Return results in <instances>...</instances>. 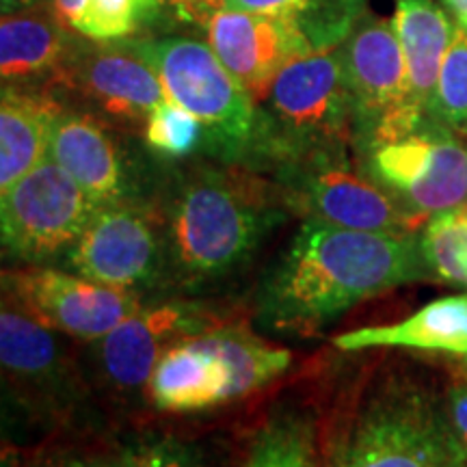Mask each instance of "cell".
Returning a JSON list of instances; mask_svg holds the SVG:
<instances>
[{
    "instance_id": "6da1fadb",
    "label": "cell",
    "mask_w": 467,
    "mask_h": 467,
    "mask_svg": "<svg viewBox=\"0 0 467 467\" xmlns=\"http://www.w3.org/2000/svg\"><path fill=\"white\" fill-rule=\"evenodd\" d=\"M431 277L413 234L342 230L306 219L258 292L262 327L307 336L396 285Z\"/></svg>"
},
{
    "instance_id": "7a4b0ae2",
    "label": "cell",
    "mask_w": 467,
    "mask_h": 467,
    "mask_svg": "<svg viewBox=\"0 0 467 467\" xmlns=\"http://www.w3.org/2000/svg\"><path fill=\"white\" fill-rule=\"evenodd\" d=\"M279 221L282 213L254 184L197 175L178 191L162 221L167 268L191 288L217 282L241 268Z\"/></svg>"
},
{
    "instance_id": "3957f363",
    "label": "cell",
    "mask_w": 467,
    "mask_h": 467,
    "mask_svg": "<svg viewBox=\"0 0 467 467\" xmlns=\"http://www.w3.org/2000/svg\"><path fill=\"white\" fill-rule=\"evenodd\" d=\"M329 467H467L446 399L394 372L372 385L329 452Z\"/></svg>"
},
{
    "instance_id": "277c9868",
    "label": "cell",
    "mask_w": 467,
    "mask_h": 467,
    "mask_svg": "<svg viewBox=\"0 0 467 467\" xmlns=\"http://www.w3.org/2000/svg\"><path fill=\"white\" fill-rule=\"evenodd\" d=\"M154 69L167 100L191 110L210 151L236 159L258 137V113L247 91L227 72L210 44L197 39H141L128 46Z\"/></svg>"
},
{
    "instance_id": "5b68a950",
    "label": "cell",
    "mask_w": 467,
    "mask_h": 467,
    "mask_svg": "<svg viewBox=\"0 0 467 467\" xmlns=\"http://www.w3.org/2000/svg\"><path fill=\"white\" fill-rule=\"evenodd\" d=\"M98 208L66 169L46 159L0 195L5 254L25 265L61 258Z\"/></svg>"
},
{
    "instance_id": "8992f818",
    "label": "cell",
    "mask_w": 467,
    "mask_h": 467,
    "mask_svg": "<svg viewBox=\"0 0 467 467\" xmlns=\"http://www.w3.org/2000/svg\"><path fill=\"white\" fill-rule=\"evenodd\" d=\"M5 301L57 334L100 340L143 307L141 295L91 282L72 271L31 265L3 273Z\"/></svg>"
},
{
    "instance_id": "52a82bcc",
    "label": "cell",
    "mask_w": 467,
    "mask_h": 467,
    "mask_svg": "<svg viewBox=\"0 0 467 467\" xmlns=\"http://www.w3.org/2000/svg\"><path fill=\"white\" fill-rule=\"evenodd\" d=\"M370 173L418 217L467 206V145L433 126L370 148Z\"/></svg>"
},
{
    "instance_id": "ba28073f",
    "label": "cell",
    "mask_w": 467,
    "mask_h": 467,
    "mask_svg": "<svg viewBox=\"0 0 467 467\" xmlns=\"http://www.w3.org/2000/svg\"><path fill=\"white\" fill-rule=\"evenodd\" d=\"M266 104L277 143L285 148L340 143L355 110L342 52L312 50L295 58L273 80Z\"/></svg>"
},
{
    "instance_id": "9c48e42d",
    "label": "cell",
    "mask_w": 467,
    "mask_h": 467,
    "mask_svg": "<svg viewBox=\"0 0 467 467\" xmlns=\"http://www.w3.org/2000/svg\"><path fill=\"white\" fill-rule=\"evenodd\" d=\"M63 260L76 275L141 295L167 268L162 221L134 202L100 206Z\"/></svg>"
},
{
    "instance_id": "30bf717a",
    "label": "cell",
    "mask_w": 467,
    "mask_h": 467,
    "mask_svg": "<svg viewBox=\"0 0 467 467\" xmlns=\"http://www.w3.org/2000/svg\"><path fill=\"white\" fill-rule=\"evenodd\" d=\"M214 325L219 320L191 301L143 306L110 334L87 342V359L102 388L130 399L150 385L151 372L169 348L206 334Z\"/></svg>"
},
{
    "instance_id": "8fae6325",
    "label": "cell",
    "mask_w": 467,
    "mask_h": 467,
    "mask_svg": "<svg viewBox=\"0 0 467 467\" xmlns=\"http://www.w3.org/2000/svg\"><path fill=\"white\" fill-rule=\"evenodd\" d=\"M0 364L17 400L48 418H66L85 400L83 370L58 342L57 331L3 301Z\"/></svg>"
},
{
    "instance_id": "7c38bea8",
    "label": "cell",
    "mask_w": 467,
    "mask_h": 467,
    "mask_svg": "<svg viewBox=\"0 0 467 467\" xmlns=\"http://www.w3.org/2000/svg\"><path fill=\"white\" fill-rule=\"evenodd\" d=\"M344 76L353 107L372 145L394 141L424 126L409 109L407 63L392 22H368L342 50Z\"/></svg>"
},
{
    "instance_id": "4fadbf2b",
    "label": "cell",
    "mask_w": 467,
    "mask_h": 467,
    "mask_svg": "<svg viewBox=\"0 0 467 467\" xmlns=\"http://www.w3.org/2000/svg\"><path fill=\"white\" fill-rule=\"evenodd\" d=\"M290 202L306 213V219L342 230L413 234L422 223V217L392 200L381 184L331 159L312 161V165L296 173Z\"/></svg>"
},
{
    "instance_id": "5bb4252c",
    "label": "cell",
    "mask_w": 467,
    "mask_h": 467,
    "mask_svg": "<svg viewBox=\"0 0 467 467\" xmlns=\"http://www.w3.org/2000/svg\"><path fill=\"white\" fill-rule=\"evenodd\" d=\"M206 28L210 48L254 102L266 100L273 80L288 63L312 52L299 22L288 16L227 7Z\"/></svg>"
},
{
    "instance_id": "9a60e30c",
    "label": "cell",
    "mask_w": 467,
    "mask_h": 467,
    "mask_svg": "<svg viewBox=\"0 0 467 467\" xmlns=\"http://www.w3.org/2000/svg\"><path fill=\"white\" fill-rule=\"evenodd\" d=\"M52 83L72 91L91 115L124 126H145L154 109L167 100L159 76L130 48L72 55Z\"/></svg>"
},
{
    "instance_id": "2e32d148",
    "label": "cell",
    "mask_w": 467,
    "mask_h": 467,
    "mask_svg": "<svg viewBox=\"0 0 467 467\" xmlns=\"http://www.w3.org/2000/svg\"><path fill=\"white\" fill-rule=\"evenodd\" d=\"M48 159L66 169L98 206L130 202L124 156L96 115L58 110L52 121Z\"/></svg>"
},
{
    "instance_id": "e0dca14e",
    "label": "cell",
    "mask_w": 467,
    "mask_h": 467,
    "mask_svg": "<svg viewBox=\"0 0 467 467\" xmlns=\"http://www.w3.org/2000/svg\"><path fill=\"white\" fill-rule=\"evenodd\" d=\"M334 344L347 353L368 348L424 350L465 359L467 364V292L426 303L400 323L347 331Z\"/></svg>"
},
{
    "instance_id": "ac0fdd59",
    "label": "cell",
    "mask_w": 467,
    "mask_h": 467,
    "mask_svg": "<svg viewBox=\"0 0 467 467\" xmlns=\"http://www.w3.org/2000/svg\"><path fill=\"white\" fill-rule=\"evenodd\" d=\"M148 389L161 411H203L232 400V375L217 353L191 337L162 355Z\"/></svg>"
},
{
    "instance_id": "d6986e66",
    "label": "cell",
    "mask_w": 467,
    "mask_h": 467,
    "mask_svg": "<svg viewBox=\"0 0 467 467\" xmlns=\"http://www.w3.org/2000/svg\"><path fill=\"white\" fill-rule=\"evenodd\" d=\"M392 26L407 63L409 109L426 119L454 26L433 0H396Z\"/></svg>"
},
{
    "instance_id": "ffe728a7",
    "label": "cell",
    "mask_w": 467,
    "mask_h": 467,
    "mask_svg": "<svg viewBox=\"0 0 467 467\" xmlns=\"http://www.w3.org/2000/svg\"><path fill=\"white\" fill-rule=\"evenodd\" d=\"M61 104L48 93L5 85L0 102V192L48 159L52 121Z\"/></svg>"
},
{
    "instance_id": "44dd1931",
    "label": "cell",
    "mask_w": 467,
    "mask_h": 467,
    "mask_svg": "<svg viewBox=\"0 0 467 467\" xmlns=\"http://www.w3.org/2000/svg\"><path fill=\"white\" fill-rule=\"evenodd\" d=\"M72 57L66 26L44 9L3 14L0 22V74L5 85L57 78Z\"/></svg>"
},
{
    "instance_id": "7402d4cb",
    "label": "cell",
    "mask_w": 467,
    "mask_h": 467,
    "mask_svg": "<svg viewBox=\"0 0 467 467\" xmlns=\"http://www.w3.org/2000/svg\"><path fill=\"white\" fill-rule=\"evenodd\" d=\"M203 347L217 353L232 375V399L255 392L284 375L290 368L292 355L284 347L262 340L247 327L219 323L206 334L197 336Z\"/></svg>"
},
{
    "instance_id": "603a6c76",
    "label": "cell",
    "mask_w": 467,
    "mask_h": 467,
    "mask_svg": "<svg viewBox=\"0 0 467 467\" xmlns=\"http://www.w3.org/2000/svg\"><path fill=\"white\" fill-rule=\"evenodd\" d=\"M243 467H317L314 424L301 413L268 420L251 443Z\"/></svg>"
},
{
    "instance_id": "cb8c5ba5",
    "label": "cell",
    "mask_w": 467,
    "mask_h": 467,
    "mask_svg": "<svg viewBox=\"0 0 467 467\" xmlns=\"http://www.w3.org/2000/svg\"><path fill=\"white\" fill-rule=\"evenodd\" d=\"M420 247L431 277L467 292V217L461 210L433 217Z\"/></svg>"
},
{
    "instance_id": "d4e9b609",
    "label": "cell",
    "mask_w": 467,
    "mask_h": 467,
    "mask_svg": "<svg viewBox=\"0 0 467 467\" xmlns=\"http://www.w3.org/2000/svg\"><path fill=\"white\" fill-rule=\"evenodd\" d=\"M429 117L451 132H467V28L454 26L451 48L443 57Z\"/></svg>"
},
{
    "instance_id": "484cf974",
    "label": "cell",
    "mask_w": 467,
    "mask_h": 467,
    "mask_svg": "<svg viewBox=\"0 0 467 467\" xmlns=\"http://www.w3.org/2000/svg\"><path fill=\"white\" fill-rule=\"evenodd\" d=\"M162 0H89L74 31L98 44L130 37L159 14Z\"/></svg>"
},
{
    "instance_id": "4316f807",
    "label": "cell",
    "mask_w": 467,
    "mask_h": 467,
    "mask_svg": "<svg viewBox=\"0 0 467 467\" xmlns=\"http://www.w3.org/2000/svg\"><path fill=\"white\" fill-rule=\"evenodd\" d=\"M145 143L169 159H182L200 148L203 141V126L191 110L171 100L154 109L145 121Z\"/></svg>"
},
{
    "instance_id": "83f0119b",
    "label": "cell",
    "mask_w": 467,
    "mask_h": 467,
    "mask_svg": "<svg viewBox=\"0 0 467 467\" xmlns=\"http://www.w3.org/2000/svg\"><path fill=\"white\" fill-rule=\"evenodd\" d=\"M119 467H202V459L189 443L169 435H148L119 452Z\"/></svg>"
},
{
    "instance_id": "f1b7e54d",
    "label": "cell",
    "mask_w": 467,
    "mask_h": 467,
    "mask_svg": "<svg viewBox=\"0 0 467 467\" xmlns=\"http://www.w3.org/2000/svg\"><path fill=\"white\" fill-rule=\"evenodd\" d=\"M25 467H119V454L89 443H58L35 452Z\"/></svg>"
},
{
    "instance_id": "f546056e",
    "label": "cell",
    "mask_w": 467,
    "mask_h": 467,
    "mask_svg": "<svg viewBox=\"0 0 467 467\" xmlns=\"http://www.w3.org/2000/svg\"><path fill=\"white\" fill-rule=\"evenodd\" d=\"M320 0H227L230 9L251 11V14H266V16H288L299 20L307 16Z\"/></svg>"
},
{
    "instance_id": "4dcf8cb0",
    "label": "cell",
    "mask_w": 467,
    "mask_h": 467,
    "mask_svg": "<svg viewBox=\"0 0 467 467\" xmlns=\"http://www.w3.org/2000/svg\"><path fill=\"white\" fill-rule=\"evenodd\" d=\"M167 3L178 20L200 26H208L219 11L227 9V0H167Z\"/></svg>"
},
{
    "instance_id": "1f68e13d",
    "label": "cell",
    "mask_w": 467,
    "mask_h": 467,
    "mask_svg": "<svg viewBox=\"0 0 467 467\" xmlns=\"http://www.w3.org/2000/svg\"><path fill=\"white\" fill-rule=\"evenodd\" d=\"M443 399H446L448 418H451L454 433L467 452V377L454 379Z\"/></svg>"
},
{
    "instance_id": "d6a6232c",
    "label": "cell",
    "mask_w": 467,
    "mask_h": 467,
    "mask_svg": "<svg viewBox=\"0 0 467 467\" xmlns=\"http://www.w3.org/2000/svg\"><path fill=\"white\" fill-rule=\"evenodd\" d=\"M87 3H89V0H52V11H55V16L58 17V22H61L63 26L72 28L74 31V25L78 22Z\"/></svg>"
},
{
    "instance_id": "836d02e7",
    "label": "cell",
    "mask_w": 467,
    "mask_h": 467,
    "mask_svg": "<svg viewBox=\"0 0 467 467\" xmlns=\"http://www.w3.org/2000/svg\"><path fill=\"white\" fill-rule=\"evenodd\" d=\"M443 5L452 11L461 25H467V0H443Z\"/></svg>"
},
{
    "instance_id": "e575fe53",
    "label": "cell",
    "mask_w": 467,
    "mask_h": 467,
    "mask_svg": "<svg viewBox=\"0 0 467 467\" xmlns=\"http://www.w3.org/2000/svg\"><path fill=\"white\" fill-rule=\"evenodd\" d=\"M28 5H33V0H3V14H17Z\"/></svg>"
},
{
    "instance_id": "d590c367",
    "label": "cell",
    "mask_w": 467,
    "mask_h": 467,
    "mask_svg": "<svg viewBox=\"0 0 467 467\" xmlns=\"http://www.w3.org/2000/svg\"><path fill=\"white\" fill-rule=\"evenodd\" d=\"M461 213H463V214H465V217H467V206H465L463 210H461Z\"/></svg>"
}]
</instances>
